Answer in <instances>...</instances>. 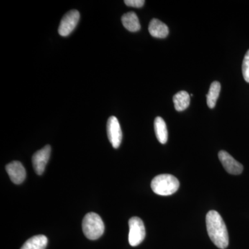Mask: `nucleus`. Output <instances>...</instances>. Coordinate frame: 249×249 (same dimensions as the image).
I'll return each mask as SVG.
<instances>
[{"mask_svg":"<svg viewBox=\"0 0 249 249\" xmlns=\"http://www.w3.org/2000/svg\"><path fill=\"white\" fill-rule=\"evenodd\" d=\"M175 109L178 111H182L186 109L191 103V96L186 91H178L173 97Z\"/></svg>","mask_w":249,"mask_h":249,"instance_id":"14","label":"nucleus"},{"mask_svg":"<svg viewBox=\"0 0 249 249\" xmlns=\"http://www.w3.org/2000/svg\"><path fill=\"white\" fill-rule=\"evenodd\" d=\"M108 139L114 148H119L122 142L123 134L120 124L115 116L109 118L107 124Z\"/></svg>","mask_w":249,"mask_h":249,"instance_id":"6","label":"nucleus"},{"mask_svg":"<svg viewBox=\"0 0 249 249\" xmlns=\"http://www.w3.org/2000/svg\"><path fill=\"white\" fill-rule=\"evenodd\" d=\"M129 243L132 247L140 245L145 237V228L142 219L134 217L129 220Z\"/></svg>","mask_w":249,"mask_h":249,"instance_id":"4","label":"nucleus"},{"mask_svg":"<svg viewBox=\"0 0 249 249\" xmlns=\"http://www.w3.org/2000/svg\"><path fill=\"white\" fill-rule=\"evenodd\" d=\"M47 244L48 239L45 235H35L29 239L21 249H45Z\"/></svg>","mask_w":249,"mask_h":249,"instance_id":"13","label":"nucleus"},{"mask_svg":"<svg viewBox=\"0 0 249 249\" xmlns=\"http://www.w3.org/2000/svg\"><path fill=\"white\" fill-rule=\"evenodd\" d=\"M221 85L219 82L214 81L211 85L209 93L206 96L207 105L211 109L215 107L216 103L220 93Z\"/></svg>","mask_w":249,"mask_h":249,"instance_id":"15","label":"nucleus"},{"mask_svg":"<svg viewBox=\"0 0 249 249\" xmlns=\"http://www.w3.org/2000/svg\"><path fill=\"white\" fill-rule=\"evenodd\" d=\"M242 73L246 81L249 83V50L245 54L242 63Z\"/></svg>","mask_w":249,"mask_h":249,"instance_id":"16","label":"nucleus"},{"mask_svg":"<svg viewBox=\"0 0 249 249\" xmlns=\"http://www.w3.org/2000/svg\"><path fill=\"white\" fill-rule=\"evenodd\" d=\"M6 170L10 178L16 184H20L26 178V170L22 163L17 160L6 165Z\"/></svg>","mask_w":249,"mask_h":249,"instance_id":"9","label":"nucleus"},{"mask_svg":"<svg viewBox=\"0 0 249 249\" xmlns=\"http://www.w3.org/2000/svg\"><path fill=\"white\" fill-rule=\"evenodd\" d=\"M179 186L178 178L168 174L157 175L151 182L152 191L160 196H171L178 191Z\"/></svg>","mask_w":249,"mask_h":249,"instance_id":"2","label":"nucleus"},{"mask_svg":"<svg viewBox=\"0 0 249 249\" xmlns=\"http://www.w3.org/2000/svg\"><path fill=\"white\" fill-rule=\"evenodd\" d=\"M206 228L210 238L219 249H227L229 244V232L222 216L216 211L206 214Z\"/></svg>","mask_w":249,"mask_h":249,"instance_id":"1","label":"nucleus"},{"mask_svg":"<svg viewBox=\"0 0 249 249\" xmlns=\"http://www.w3.org/2000/svg\"><path fill=\"white\" fill-rule=\"evenodd\" d=\"M83 231L89 240H97L104 233L105 225L103 219L95 213L87 214L83 220Z\"/></svg>","mask_w":249,"mask_h":249,"instance_id":"3","label":"nucleus"},{"mask_svg":"<svg viewBox=\"0 0 249 249\" xmlns=\"http://www.w3.org/2000/svg\"><path fill=\"white\" fill-rule=\"evenodd\" d=\"M219 160L224 167V169L227 170V173L231 175H238L243 172V165L241 164L240 162L236 160L230 154L227 152L222 150L218 154Z\"/></svg>","mask_w":249,"mask_h":249,"instance_id":"8","label":"nucleus"},{"mask_svg":"<svg viewBox=\"0 0 249 249\" xmlns=\"http://www.w3.org/2000/svg\"><path fill=\"white\" fill-rule=\"evenodd\" d=\"M123 25L131 32H137L141 29L138 16L134 12H129L124 14L121 18Z\"/></svg>","mask_w":249,"mask_h":249,"instance_id":"11","label":"nucleus"},{"mask_svg":"<svg viewBox=\"0 0 249 249\" xmlns=\"http://www.w3.org/2000/svg\"><path fill=\"white\" fill-rule=\"evenodd\" d=\"M155 131L156 137L162 144L168 142V132L165 121L161 117H157L155 120Z\"/></svg>","mask_w":249,"mask_h":249,"instance_id":"12","label":"nucleus"},{"mask_svg":"<svg viewBox=\"0 0 249 249\" xmlns=\"http://www.w3.org/2000/svg\"><path fill=\"white\" fill-rule=\"evenodd\" d=\"M148 29L150 35L157 38H165L169 34V29L166 24L157 19H152Z\"/></svg>","mask_w":249,"mask_h":249,"instance_id":"10","label":"nucleus"},{"mask_svg":"<svg viewBox=\"0 0 249 249\" xmlns=\"http://www.w3.org/2000/svg\"><path fill=\"white\" fill-rule=\"evenodd\" d=\"M51 152H52V147L48 145L36 152L33 155V166L37 175H42L45 172L46 166L50 158Z\"/></svg>","mask_w":249,"mask_h":249,"instance_id":"7","label":"nucleus"},{"mask_svg":"<svg viewBox=\"0 0 249 249\" xmlns=\"http://www.w3.org/2000/svg\"><path fill=\"white\" fill-rule=\"evenodd\" d=\"M124 4L132 7L142 8L145 4L144 0H125Z\"/></svg>","mask_w":249,"mask_h":249,"instance_id":"17","label":"nucleus"},{"mask_svg":"<svg viewBox=\"0 0 249 249\" xmlns=\"http://www.w3.org/2000/svg\"><path fill=\"white\" fill-rule=\"evenodd\" d=\"M79 19L80 13L77 10H71L69 11L64 16L60 22L58 28L59 34L64 37L70 35L72 31L76 27Z\"/></svg>","mask_w":249,"mask_h":249,"instance_id":"5","label":"nucleus"}]
</instances>
